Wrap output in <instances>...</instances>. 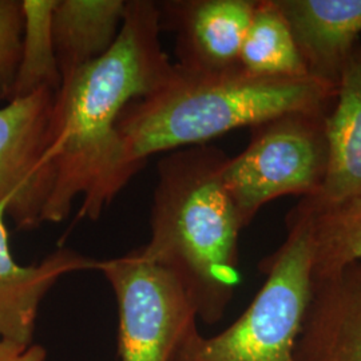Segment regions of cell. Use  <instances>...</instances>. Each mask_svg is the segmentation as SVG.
<instances>
[{"label": "cell", "mask_w": 361, "mask_h": 361, "mask_svg": "<svg viewBox=\"0 0 361 361\" xmlns=\"http://www.w3.org/2000/svg\"><path fill=\"white\" fill-rule=\"evenodd\" d=\"M257 0H174L159 6L161 28L176 34L182 68L225 71L240 67V54Z\"/></svg>", "instance_id": "obj_8"}, {"label": "cell", "mask_w": 361, "mask_h": 361, "mask_svg": "<svg viewBox=\"0 0 361 361\" xmlns=\"http://www.w3.org/2000/svg\"><path fill=\"white\" fill-rule=\"evenodd\" d=\"M25 30L20 0H0V99L10 102Z\"/></svg>", "instance_id": "obj_17"}, {"label": "cell", "mask_w": 361, "mask_h": 361, "mask_svg": "<svg viewBox=\"0 0 361 361\" xmlns=\"http://www.w3.org/2000/svg\"><path fill=\"white\" fill-rule=\"evenodd\" d=\"M336 92V85L310 75L257 77L241 67L193 71L174 63L157 90L123 110L116 133L134 177L153 155L207 145L288 113L328 111Z\"/></svg>", "instance_id": "obj_3"}, {"label": "cell", "mask_w": 361, "mask_h": 361, "mask_svg": "<svg viewBox=\"0 0 361 361\" xmlns=\"http://www.w3.org/2000/svg\"><path fill=\"white\" fill-rule=\"evenodd\" d=\"M25 30L13 98H25L40 90L58 92L62 86L52 38V13L56 0H22Z\"/></svg>", "instance_id": "obj_16"}, {"label": "cell", "mask_w": 361, "mask_h": 361, "mask_svg": "<svg viewBox=\"0 0 361 361\" xmlns=\"http://www.w3.org/2000/svg\"><path fill=\"white\" fill-rule=\"evenodd\" d=\"M240 67L257 77L310 75L276 0H257L240 54Z\"/></svg>", "instance_id": "obj_15"}, {"label": "cell", "mask_w": 361, "mask_h": 361, "mask_svg": "<svg viewBox=\"0 0 361 361\" xmlns=\"http://www.w3.org/2000/svg\"><path fill=\"white\" fill-rule=\"evenodd\" d=\"M10 204V200L0 201V341L30 347L42 300L63 276L97 269L98 261L73 249H58L39 264L19 265L6 226Z\"/></svg>", "instance_id": "obj_10"}, {"label": "cell", "mask_w": 361, "mask_h": 361, "mask_svg": "<svg viewBox=\"0 0 361 361\" xmlns=\"http://www.w3.org/2000/svg\"><path fill=\"white\" fill-rule=\"evenodd\" d=\"M328 168L314 204L329 205L361 197V44L350 54L325 122Z\"/></svg>", "instance_id": "obj_12"}, {"label": "cell", "mask_w": 361, "mask_h": 361, "mask_svg": "<svg viewBox=\"0 0 361 361\" xmlns=\"http://www.w3.org/2000/svg\"><path fill=\"white\" fill-rule=\"evenodd\" d=\"M328 113L293 111L262 122L245 149L228 158L222 178L245 228L271 201L319 194L328 168Z\"/></svg>", "instance_id": "obj_5"}, {"label": "cell", "mask_w": 361, "mask_h": 361, "mask_svg": "<svg viewBox=\"0 0 361 361\" xmlns=\"http://www.w3.org/2000/svg\"><path fill=\"white\" fill-rule=\"evenodd\" d=\"M312 77L338 83L361 35V0H276Z\"/></svg>", "instance_id": "obj_11"}, {"label": "cell", "mask_w": 361, "mask_h": 361, "mask_svg": "<svg viewBox=\"0 0 361 361\" xmlns=\"http://www.w3.org/2000/svg\"><path fill=\"white\" fill-rule=\"evenodd\" d=\"M313 240V280L331 277L361 261V197L319 205L302 198Z\"/></svg>", "instance_id": "obj_14"}, {"label": "cell", "mask_w": 361, "mask_h": 361, "mask_svg": "<svg viewBox=\"0 0 361 361\" xmlns=\"http://www.w3.org/2000/svg\"><path fill=\"white\" fill-rule=\"evenodd\" d=\"M55 92L40 90L0 109V201L20 229L44 224L52 178L44 154L49 146Z\"/></svg>", "instance_id": "obj_7"}, {"label": "cell", "mask_w": 361, "mask_h": 361, "mask_svg": "<svg viewBox=\"0 0 361 361\" xmlns=\"http://www.w3.org/2000/svg\"><path fill=\"white\" fill-rule=\"evenodd\" d=\"M161 30L158 3L126 1L113 47L62 82L44 154L52 178L44 222H62L79 197L78 217L95 221L133 178L116 122L131 102L157 90L173 70Z\"/></svg>", "instance_id": "obj_1"}, {"label": "cell", "mask_w": 361, "mask_h": 361, "mask_svg": "<svg viewBox=\"0 0 361 361\" xmlns=\"http://www.w3.org/2000/svg\"><path fill=\"white\" fill-rule=\"evenodd\" d=\"M46 350L39 345H19L0 341V361H44Z\"/></svg>", "instance_id": "obj_18"}, {"label": "cell", "mask_w": 361, "mask_h": 361, "mask_svg": "<svg viewBox=\"0 0 361 361\" xmlns=\"http://www.w3.org/2000/svg\"><path fill=\"white\" fill-rule=\"evenodd\" d=\"M125 11V0H56L52 38L62 82L113 47Z\"/></svg>", "instance_id": "obj_13"}, {"label": "cell", "mask_w": 361, "mask_h": 361, "mask_svg": "<svg viewBox=\"0 0 361 361\" xmlns=\"http://www.w3.org/2000/svg\"><path fill=\"white\" fill-rule=\"evenodd\" d=\"M118 304L119 361H170L180 338L197 326V313L170 271L134 249L98 261Z\"/></svg>", "instance_id": "obj_6"}, {"label": "cell", "mask_w": 361, "mask_h": 361, "mask_svg": "<svg viewBox=\"0 0 361 361\" xmlns=\"http://www.w3.org/2000/svg\"><path fill=\"white\" fill-rule=\"evenodd\" d=\"M259 269L265 281L243 314L209 337L194 326L170 361H296L297 337L313 283L310 219L300 205L288 216L284 243Z\"/></svg>", "instance_id": "obj_4"}, {"label": "cell", "mask_w": 361, "mask_h": 361, "mask_svg": "<svg viewBox=\"0 0 361 361\" xmlns=\"http://www.w3.org/2000/svg\"><path fill=\"white\" fill-rule=\"evenodd\" d=\"M228 158L198 145L159 159L152 237L140 247L178 280L197 319L209 325L225 316L241 281L238 238L245 226L222 178Z\"/></svg>", "instance_id": "obj_2"}, {"label": "cell", "mask_w": 361, "mask_h": 361, "mask_svg": "<svg viewBox=\"0 0 361 361\" xmlns=\"http://www.w3.org/2000/svg\"><path fill=\"white\" fill-rule=\"evenodd\" d=\"M296 361H361V261L313 280Z\"/></svg>", "instance_id": "obj_9"}]
</instances>
